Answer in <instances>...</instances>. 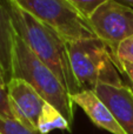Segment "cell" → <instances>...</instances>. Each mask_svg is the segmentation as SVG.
Returning a JSON list of instances; mask_svg holds the SVG:
<instances>
[{
    "label": "cell",
    "instance_id": "cell-1",
    "mask_svg": "<svg viewBox=\"0 0 133 134\" xmlns=\"http://www.w3.org/2000/svg\"><path fill=\"white\" fill-rule=\"evenodd\" d=\"M15 33L24 40L37 58L60 80L71 95L81 92L71 67L67 41L48 25L8 0Z\"/></svg>",
    "mask_w": 133,
    "mask_h": 134
},
{
    "label": "cell",
    "instance_id": "cell-2",
    "mask_svg": "<svg viewBox=\"0 0 133 134\" xmlns=\"http://www.w3.org/2000/svg\"><path fill=\"white\" fill-rule=\"evenodd\" d=\"M13 78L23 79L72 126L74 104L56 74L37 58L24 40L15 33L13 55Z\"/></svg>",
    "mask_w": 133,
    "mask_h": 134
},
{
    "label": "cell",
    "instance_id": "cell-3",
    "mask_svg": "<svg viewBox=\"0 0 133 134\" xmlns=\"http://www.w3.org/2000/svg\"><path fill=\"white\" fill-rule=\"evenodd\" d=\"M67 49L81 91H93L99 85H124L110 48L98 37L68 41Z\"/></svg>",
    "mask_w": 133,
    "mask_h": 134
},
{
    "label": "cell",
    "instance_id": "cell-4",
    "mask_svg": "<svg viewBox=\"0 0 133 134\" xmlns=\"http://www.w3.org/2000/svg\"><path fill=\"white\" fill-rule=\"evenodd\" d=\"M19 7L56 30L66 41L96 38L88 19L67 0H11Z\"/></svg>",
    "mask_w": 133,
    "mask_h": 134
},
{
    "label": "cell",
    "instance_id": "cell-5",
    "mask_svg": "<svg viewBox=\"0 0 133 134\" xmlns=\"http://www.w3.org/2000/svg\"><path fill=\"white\" fill-rule=\"evenodd\" d=\"M96 35L110 48L117 64V51L125 39L133 35V7L107 0L88 19Z\"/></svg>",
    "mask_w": 133,
    "mask_h": 134
},
{
    "label": "cell",
    "instance_id": "cell-6",
    "mask_svg": "<svg viewBox=\"0 0 133 134\" xmlns=\"http://www.w3.org/2000/svg\"><path fill=\"white\" fill-rule=\"evenodd\" d=\"M6 90L15 119L27 128L39 132L40 122L52 106L23 79L13 78L7 83Z\"/></svg>",
    "mask_w": 133,
    "mask_h": 134
},
{
    "label": "cell",
    "instance_id": "cell-7",
    "mask_svg": "<svg viewBox=\"0 0 133 134\" xmlns=\"http://www.w3.org/2000/svg\"><path fill=\"white\" fill-rule=\"evenodd\" d=\"M126 134H133V90L126 85H99L93 90Z\"/></svg>",
    "mask_w": 133,
    "mask_h": 134
},
{
    "label": "cell",
    "instance_id": "cell-8",
    "mask_svg": "<svg viewBox=\"0 0 133 134\" xmlns=\"http://www.w3.org/2000/svg\"><path fill=\"white\" fill-rule=\"evenodd\" d=\"M73 104L85 112L90 120L97 127L105 130L111 134H126L117 122L108 107L99 99V97L90 90H84L71 95Z\"/></svg>",
    "mask_w": 133,
    "mask_h": 134
},
{
    "label": "cell",
    "instance_id": "cell-9",
    "mask_svg": "<svg viewBox=\"0 0 133 134\" xmlns=\"http://www.w3.org/2000/svg\"><path fill=\"white\" fill-rule=\"evenodd\" d=\"M15 31L9 12L8 0H0V68L6 83L13 76V55Z\"/></svg>",
    "mask_w": 133,
    "mask_h": 134
},
{
    "label": "cell",
    "instance_id": "cell-10",
    "mask_svg": "<svg viewBox=\"0 0 133 134\" xmlns=\"http://www.w3.org/2000/svg\"><path fill=\"white\" fill-rule=\"evenodd\" d=\"M0 134H41L24 126L20 121L0 116Z\"/></svg>",
    "mask_w": 133,
    "mask_h": 134
},
{
    "label": "cell",
    "instance_id": "cell-11",
    "mask_svg": "<svg viewBox=\"0 0 133 134\" xmlns=\"http://www.w3.org/2000/svg\"><path fill=\"white\" fill-rule=\"evenodd\" d=\"M80 14L90 19L93 13L107 0H67Z\"/></svg>",
    "mask_w": 133,
    "mask_h": 134
},
{
    "label": "cell",
    "instance_id": "cell-12",
    "mask_svg": "<svg viewBox=\"0 0 133 134\" xmlns=\"http://www.w3.org/2000/svg\"><path fill=\"white\" fill-rule=\"evenodd\" d=\"M0 116L5 119H13L16 120L15 115H14L13 108L11 105V100H9L7 90L0 87Z\"/></svg>",
    "mask_w": 133,
    "mask_h": 134
},
{
    "label": "cell",
    "instance_id": "cell-13",
    "mask_svg": "<svg viewBox=\"0 0 133 134\" xmlns=\"http://www.w3.org/2000/svg\"><path fill=\"white\" fill-rule=\"evenodd\" d=\"M117 58L124 59L133 63V35L127 39H125L121 44L119 45L117 51ZM118 61V60H117ZM117 65V64H115Z\"/></svg>",
    "mask_w": 133,
    "mask_h": 134
},
{
    "label": "cell",
    "instance_id": "cell-14",
    "mask_svg": "<svg viewBox=\"0 0 133 134\" xmlns=\"http://www.w3.org/2000/svg\"><path fill=\"white\" fill-rule=\"evenodd\" d=\"M117 67L120 73H124L125 75L127 76L129 81L133 86V63H131V61H129V60H124V59H118Z\"/></svg>",
    "mask_w": 133,
    "mask_h": 134
},
{
    "label": "cell",
    "instance_id": "cell-15",
    "mask_svg": "<svg viewBox=\"0 0 133 134\" xmlns=\"http://www.w3.org/2000/svg\"><path fill=\"white\" fill-rule=\"evenodd\" d=\"M0 87L5 88V90H6V87H7V83H6V80H5L4 74H2L1 68H0Z\"/></svg>",
    "mask_w": 133,
    "mask_h": 134
},
{
    "label": "cell",
    "instance_id": "cell-16",
    "mask_svg": "<svg viewBox=\"0 0 133 134\" xmlns=\"http://www.w3.org/2000/svg\"><path fill=\"white\" fill-rule=\"evenodd\" d=\"M115 1L120 2V4H124V5H126V6L133 7V0H115Z\"/></svg>",
    "mask_w": 133,
    "mask_h": 134
}]
</instances>
